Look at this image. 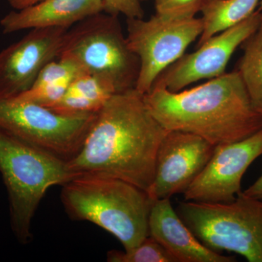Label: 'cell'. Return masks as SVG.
<instances>
[{
  "label": "cell",
  "instance_id": "cell-1",
  "mask_svg": "<svg viewBox=\"0 0 262 262\" xmlns=\"http://www.w3.org/2000/svg\"><path fill=\"white\" fill-rule=\"evenodd\" d=\"M168 130L136 89L117 93L96 113L80 152L69 162L74 175L121 179L148 192L157 155Z\"/></svg>",
  "mask_w": 262,
  "mask_h": 262
},
{
  "label": "cell",
  "instance_id": "cell-2",
  "mask_svg": "<svg viewBox=\"0 0 262 262\" xmlns=\"http://www.w3.org/2000/svg\"><path fill=\"white\" fill-rule=\"evenodd\" d=\"M144 99L167 130L195 134L215 146L243 140L262 129V115L236 70L179 92L152 86Z\"/></svg>",
  "mask_w": 262,
  "mask_h": 262
},
{
  "label": "cell",
  "instance_id": "cell-3",
  "mask_svg": "<svg viewBox=\"0 0 262 262\" xmlns=\"http://www.w3.org/2000/svg\"><path fill=\"white\" fill-rule=\"evenodd\" d=\"M61 201L70 219L98 226L116 237L125 251L149 236L154 201L130 183L103 176H76L62 185Z\"/></svg>",
  "mask_w": 262,
  "mask_h": 262
},
{
  "label": "cell",
  "instance_id": "cell-4",
  "mask_svg": "<svg viewBox=\"0 0 262 262\" xmlns=\"http://www.w3.org/2000/svg\"><path fill=\"white\" fill-rule=\"evenodd\" d=\"M0 173L8 192L12 231L20 244H28L32 237V220L45 194L75 175L67 162L1 128Z\"/></svg>",
  "mask_w": 262,
  "mask_h": 262
},
{
  "label": "cell",
  "instance_id": "cell-5",
  "mask_svg": "<svg viewBox=\"0 0 262 262\" xmlns=\"http://www.w3.org/2000/svg\"><path fill=\"white\" fill-rule=\"evenodd\" d=\"M58 58L75 63L82 73L110 81L117 93L135 89L140 63L117 15L98 13L69 29Z\"/></svg>",
  "mask_w": 262,
  "mask_h": 262
},
{
  "label": "cell",
  "instance_id": "cell-6",
  "mask_svg": "<svg viewBox=\"0 0 262 262\" xmlns=\"http://www.w3.org/2000/svg\"><path fill=\"white\" fill-rule=\"evenodd\" d=\"M176 211L206 247L237 253L249 262H262L261 201L242 191L229 203L182 201Z\"/></svg>",
  "mask_w": 262,
  "mask_h": 262
},
{
  "label": "cell",
  "instance_id": "cell-7",
  "mask_svg": "<svg viewBox=\"0 0 262 262\" xmlns=\"http://www.w3.org/2000/svg\"><path fill=\"white\" fill-rule=\"evenodd\" d=\"M96 115H61L16 96H0V128L67 163L80 152Z\"/></svg>",
  "mask_w": 262,
  "mask_h": 262
},
{
  "label": "cell",
  "instance_id": "cell-8",
  "mask_svg": "<svg viewBox=\"0 0 262 262\" xmlns=\"http://www.w3.org/2000/svg\"><path fill=\"white\" fill-rule=\"evenodd\" d=\"M126 22L127 43L140 63L135 89L142 94L149 92L158 77L203 32L202 19L196 17L170 19L155 14Z\"/></svg>",
  "mask_w": 262,
  "mask_h": 262
},
{
  "label": "cell",
  "instance_id": "cell-9",
  "mask_svg": "<svg viewBox=\"0 0 262 262\" xmlns=\"http://www.w3.org/2000/svg\"><path fill=\"white\" fill-rule=\"evenodd\" d=\"M261 19V11L256 10L244 21L213 36L168 67L152 86L179 92L198 81L224 75L231 57L258 28Z\"/></svg>",
  "mask_w": 262,
  "mask_h": 262
},
{
  "label": "cell",
  "instance_id": "cell-10",
  "mask_svg": "<svg viewBox=\"0 0 262 262\" xmlns=\"http://www.w3.org/2000/svg\"><path fill=\"white\" fill-rule=\"evenodd\" d=\"M262 155V129L252 136L215 146L211 159L184 192V201L229 203L241 189L246 170Z\"/></svg>",
  "mask_w": 262,
  "mask_h": 262
},
{
  "label": "cell",
  "instance_id": "cell-11",
  "mask_svg": "<svg viewBox=\"0 0 262 262\" xmlns=\"http://www.w3.org/2000/svg\"><path fill=\"white\" fill-rule=\"evenodd\" d=\"M215 146L195 134L168 130L157 155L155 178L147 192L151 199L184 194L206 166Z\"/></svg>",
  "mask_w": 262,
  "mask_h": 262
},
{
  "label": "cell",
  "instance_id": "cell-12",
  "mask_svg": "<svg viewBox=\"0 0 262 262\" xmlns=\"http://www.w3.org/2000/svg\"><path fill=\"white\" fill-rule=\"evenodd\" d=\"M69 29H31L0 52V96H17L30 89L42 69L58 58Z\"/></svg>",
  "mask_w": 262,
  "mask_h": 262
},
{
  "label": "cell",
  "instance_id": "cell-13",
  "mask_svg": "<svg viewBox=\"0 0 262 262\" xmlns=\"http://www.w3.org/2000/svg\"><path fill=\"white\" fill-rule=\"evenodd\" d=\"M149 236L161 244L177 262H235L202 244L181 220L170 199L153 202L149 217Z\"/></svg>",
  "mask_w": 262,
  "mask_h": 262
},
{
  "label": "cell",
  "instance_id": "cell-14",
  "mask_svg": "<svg viewBox=\"0 0 262 262\" xmlns=\"http://www.w3.org/2000/svg\"><path fill=\"white\" fill-rule=\"evenodd\" d=\"M103 12V0H42L28 8L10 12L1 19L0 26L4 34L51 27L70 29Z\"/></svg>",
  "mask_w": 262,
  "mask_h": 262
},
{
  "label": "cell",
  "instance_id": "cell-15",
  "mask_svg": "<svg viewBox=\"0 0 262 262\" xmlns=\"http://www.w3.org/2000/svg\"><path fill=\"white\" fill-rule=\"evenodd\" d=\"M117 93L110 81L81 73L71 82L63 97L48 108L64 115L96 114Z\"/></svg>",
  "mask_w": 262,
  "mask_h": 262
},
{
  "label": "cell",
  "instance_id": "cell-16",
  "mask_svg": "<svg viewBox=\"0 0 262 262\" xmlns=\"http://www.w3.org/2000/svg\"><path fill=\"white\" fill-rule=\"evenodd\" d=\"M81 73L75 63L57 58L42 69L30 89L16 96L50 107L63 97L71 82Z\"/></svg>",
  "mask_w": 262,
  "mask_h": 262
},
{
  "label": "cell",
  "instance_id": "cell-17",
  "mask_svg": "<svg viewBox=\"0 0 262 262\" xmlns=\"http://www.w3.org/2000/svg\"><path fill=\"white\" fill-rule=\"evenodd\" d=\"M261 0H206L201 10L203 32L201 46L208 39L244 20L257 10Z\"/></svg>",
  "mask_w": 262,
  "mask_h": 262
},
{
  "label": "cell",
  "instance_id": "cell-18",
  "mask_svg": "<svg viewBox=\"0 0 262 262\" xmlns=\"http://www.w3.org/2000/svg\"><path fill=\"white\" fill-rule=\"evenodd\" d=\"M258 28L242 46L236 71L241 76L253 108L262 115V10Z\"/></svg>",
  "mask_w": 262,
  "mask_h": 262
},
{
  "label": "cell",
  "instance_id": "cell-19",
  "mask_svg": "<svg viewBox=\"0 0 262 262\" xmlns=\"http://www.w3.org/2000/svg\"><path fill=\"white\" fill-rule=\"evenodd\" d=\"M110 262H177L156 239L148 236L130 250H112L107 253Z\"/></svg>",
  "mask_w": 262,
  "mask_h": 262
},
{
  "label": "cell",
  "instance_id": "cell-20",
  "mask_svg": "<svg viewBox=\"0 0 262 262\" xmlns=\"http://www.w3.org/2000/svg\"><path fill=\"white\" fill-rule=\"evenodd\" d=\"M155 14L170 19L195 17L206 0H154Z\"/></svg>",
  "mask_w": 262,
  "mask_h": 262
},
{
  "label": "cell",
  "instance_id": "cell-21",
  "mask_svg": "<svg viewBox=\"0 0 262 262\" xmlns=\"http://www.w3.org/2000/svg\"><path fill=\"white\" fill-rule=\"evenodd\" d=\"M141 0H103L105 13L117 15H122L126 18H144V12Z\"/></svg>",
  "mask_w": 262,
  "mask_h": 262
},
{
  "label": "cell",
  "instance_id": "cell-22",
  "mask_svg": "<svg viewBox=\"0 0 262 262\" xmlns=\"http://www.w3.org/2000/svg\"><path fill=\"white\" fill-rule=\"evenodd\" d=\"M243 193L245 195L262 201V171L256 182L251 184L246 190L243 191Z\"/></svg>",
  "mask_w": 262,
  "mask_h": 262
},
{
  "label": "cell",
  "instance_id": "cell-23",
  "mask_svg": "<svg viewBox=\"0 0 262 262\" xmlns=\"http://www.w3.org/2000/svg\"><path fill=\"white\" fill-rule=\"evenodd\" d=\"M8 1L15 10H19L37 4L42 0H8Z\"/></svg>",
  "mask_w": 262,
  "mask_h": 262
},
{
  "label": "cell",
  "instance_id": "cell-24",
  "mask_svg": "<svg viewBox=\"0 0 262 262\" xmlns=\"http://www.w3.org/2000/svg\"><path fill=\"white\" fill-rule=\"evenodd\" d=\"M257 10H262V0H261V1H260L259 5H258Z\"/></svg>",
  "mask_w": 262,
  "mask_h": 262
},
{
  "label": "cell",
  "instance_id": "cell-25",
  "mask_svg": "<svg viewBox=\"0 0 262 262\" xmlns=\"http://www.w3.org/2000/svg\"><path fill=\"white\" fill-rule=\"evenodd\" d=\"M141 1H146V0H141Z\"/></svg>",
  "mask_w": 262,
  "mask_h": 262
}]
</instances>
